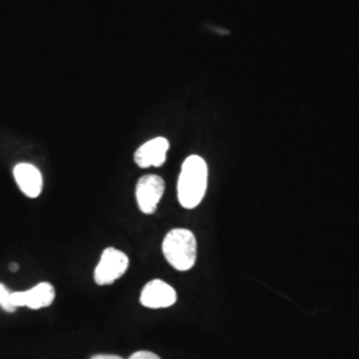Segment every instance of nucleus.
<instances>
[{
	"mask_svg": "<svg viewBox=\"0 0 359 359\" xmlns=\"http://www.w3.org/2000/svg\"><path fill=\"white\" fill-rule=\"evenodd\" d=\"M92 359H123L118 355H105V354H100V355H95Z\"/></svg>",
	"mask_w": 359,
	"mask_h": 359,
	"instance_id": "11",
	"label": "nucleus"
},
{
	"mask_svg": "<svg viewBox=\"0 0 359 359\" xmlns=\"http://www.w3.org/2000/svg\"><path fill=\"white\" fill-rule=\"evenodd\" d=\"M18 269H19L18 264H11V265H10V270H11V271H16Z\"/></svg>",
	"mask_w": 359,
	"mask_h": 359,
	"instance_id": "12",
	"label": "nucleus"
},
{
	"mask_svg": "<svg viewBox=\"0 0 359 359\" xmlns=\"http://www.w3.org/2000/svg\"><path fill=\"white\" fill-rule=\"evenodd\" d=\"M169 142L165 137H156L142 144L135 154V161L140 168L161 167L167 160Z\"/></svg>",
	"mask_w": 359,
	"mask_h": 359,
	"instance_id": "7",
	"label": "nucleus"
},
{
	"mask_svg": "<svg viewBox=\"0 0 359 359\" xmlns=\"http://www.w3.org/2000/svg\"><path fill=\"white\" fill-rule=\"evenodd\" d=\"M163 253L168 262L180 271L192 269L197 258V243L192 231L173 229L163 241Z\"/></svg>",
	"mask_w": 359,
	"mask_h": 359,
	"instance_id": "2",
	"label": "nucleus"
},
{
	"mask_svg": "<svg viewBox=\"0 0 359 359\" xmlns=\"http://www.w3.org/2000/svg\"><path fill=\"white\" fill-rule=\"evenodd\" d=\"M129 359H161L158 355H156L154 353L151 351H137L135 354H132Z\"/></svg>",
	"mask_w": 359,
	"mask_h": 359,
	"instance_id": "10",
	"label": "nucleus"
},
{
	"mask_svg": "<svg viewBox=\"0 0 359 359\" xmlns=\"http://www.w3.org/2000/svg\"><path fill=\"white\" fill-rule=\"evenodd\" d=\"M0 306L8 313H13L16 309L11 305V292L7 290L4 285L0 283Z\"/></svg>",
	"mask_w": 359,
	"mask_h": 359,
	"instance_id": "9",
	"label": "nucleus"
},
{
	"mask_svg": "<svg viewBox=\"0 0 359 359\" xmlns=\"http://www.w3.org/2000/svg\"><path fill=\"white\" fill-rule=\"evenodd\" d=\"M208 187V165L200 156H189L182 163L177 182V196L181 206L193 209L200 205Z\"/></svg>",
	"mask_w": 359,
	"mask_h": 359,
	"instance_id": "1",
	"label": "nucleus"
},
{
	"mask_svg": "<svg viewBox=\"0 0 359 359\" xmlns=\"http://www.w3.org/2000/svg\"><path fill=\"white\" fill-rule=\"evenodd\" d=\"M128 265L129 259L126 253L115 248H107L95 269V283L102 286L115 283L124 276Z\"/></svg>",
	"mask_w": 359,
	"mask_h": 359,
	"instance_id": "3",
	"label": "nucleus"
},
{
	"mask_svg": "<svg viewBox=\"0 0 359 359\" xmlns=\"http://www.w3.org/2000/svg\"><path fill=\"white\" fill-rule=\"evenodd\" d=\"M165 191V182L160 176L147 175L139 180L136 187V200L144 215H152L157 209Z\"/></svg>",
	"mask_w": 359,
	"mask_h": 359,
	"instance_id": "4",
	"label": "nucleus"
},
{
	"mask_svg": "<svg viewBox=\"0 0 359 359\" xmlns=\"http://www.w3.org/2000/svg\"><path fill=\"white\" fill-rule=\"evenodd\" d=\"M177 301L176 290L161 280L147 283L140 295L142 306L149 309H164L175 305Z\"/></svg>",
	"mask_w": 359,
	"mask_h": 359,
	"instance_id": "6",
	"label": "nucleus"
},
{
	"mask_svg": "<svg viewBox=\"0 0 359 359\" xmlns=\"http://www.w3.org/2000/svg\"><path fill=\"white\" fill-rule=\"evenodd\" d=\"M13 177L20 191L29 198H36L43 189V177L38 168L32 164L22 163L13 168Z\"/></svg>",
	"mask_w": 359,
	"mask_h": 359,
	"instance_id": "8",
	"label": "nucleus"
},
{
	"mask_svg": "<svg viewBox=\"0 0 359 359\" xmlns=\"http://www.w3.org/2000/svg\"><path fill=\"white\" fill-rule=\"evenodd\" d=\"M55 299V289L50 283H40L26 292H11V305L13 308L38 309L50 306Z\"/></svg>",
	"mask_w": 359,
	"mask_h": 359,
	"instance_id": "5",
	"label": "nucleus"
}]
</instances>
